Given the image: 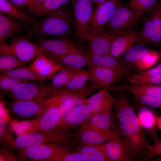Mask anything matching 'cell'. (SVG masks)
<instances>
[{
  "label": "cell",
  "instance_id": "6da1fadb",
  "mask_svg": "<svg viewBox=\"0 0 161 161\" xmlns=\"http://www.w3.org/2000/svg\"><path fill=\"white\" fill-rule=\"evenodd\" d=\"M114 92L116 94L113 96L114 106L121 136L133 148L137 157L144 159L150 144L149 139L140 124L135 106L125 91Z\"/></svg>",
  "mask_w": 161,
  "mask_h": 161
},
{
  "label": "cell",
  "instance_id": "7a4b0ae2",
  "mask_svg": "<svg viewBox=\"0 0 161 161\" xmlns=\"http://www.w3.org/2000/svg\"><path fill=\"white\" fill-rule=\"evenodd\" d=\"M40 18L36 19L28 33L25 34L28 39L48 37L73 40V9L68 3L55 11Z\"/></svg>",
  "mask_w": 161,
  "mask_h": 161
},
{
  "label": "cell",
  "instance_id": "3957f363",
  "mask_svg": "<svg viewBox=\"0 0 161 161\" xmlns=\"http://www.w3.org/2000/svg\"><path fill=\"white\" fill-rule=\"evenodd\" d=\"M54 143L77 145L75 134L70 130L55 129L22 134L15 139L3 142V145L11 151H18L33 145Z\"/></svg>",
  "mask_w": 161,
  "mask_h": 161
},
{
  "label": "cell",
  "instance_id": "277c9868",
  "mask_svg": "<svg viewBox=\"0 0 161 161\" xmlns=\"http://www.w3.org/2000/svg\"><path fill=\"white\" fill-rule=\"evenodd\" d=\"M74 36L78 44L89 42L90 23L95 9L90 0H72Z\"/></svg>",
  "mask_w": 161,
  "mask_h": 161
},
{
  "label": "cell",
  "instance_id": "5b68a950",
  "mask_svg": "<svg viewBox=\"0 0 161 161\" xmlns=\"http://www.w3.org/2000/svg\"><path fill=\"white\" fill-rule=\"evenodd\" d=\"M75 150L73 145L63 143H50L33 145L18 151L19 160L29 159L33 161H47L60 154Z\"/></svg>",
  "mask_w": 161,
  "mask_h": 161
},
{
  "label": "cell",
  "instance_id": "8992f818",
  "mask_svg": "<svg viewBox=\"0 0 161 161\" xmlns=\"http://www.w3.org/2000/svg\"><path fill=\"white\" fill-rule=\"evenodd\" d=\"M143 16L122 5L116 10L104 28L119 36L136 30Z\"/></svg>",
  "mask_w": 161,
  "mask_h": 161
},
{
  "label": "cell",
  "instance_id": "52a82bcc",
  "mask_svg": "<svg viewBox=\"0 0 161 161\" xmlns=\"http://www.w3.org/2000/svg\"><path fill=\"white\" fill-rule=\"evenodd\" d=\"M142 19L140 43L156 45L161 43V0Z\"/></svg>",
  "mask_w": 161,
  "mask_h": 161
},
{
  "label": "cell",
  "instance_id": "ba28073f",
  "mask_svg": "<svg viewBox=\"0 0 161 161\" xmlns=\"http://www.w3.org/2000/svg\"><path fill=\"white\" fill-rule=\"evenodd\" d=\"M13 99L49 98L55 96L51 83L45 81H31L20 83L8 92Z\"/></svg>",
  "mask_w": 161,
  "mask_h": 161
},
{
  "label": "cell",
  "instance_id": "9c48e42d",
  "mask_svg": "<svg viewBox=\"0 0 161 161\" xmlns=\"http://www.w3.org/2000/svg\"><path fill=\"white\" fill-rule=\"evenodd\" d=\"M13 100L8 105L10 112L17 117L24 119L37 118L52 102V97L26 100Z\"/></svg>",
  "mask_w": 161,
  "mask_h": 161
},
{
  "label": "cell",
  "instance_id": "30bf717a",
  "mask_svg": "<svg viewBox=\"0 0 161 161\" xmlns=\"http://www.w3.org/2000/svg\"><path fill=\"white\" fill-rule=\"evenodd\" d=\"M29 39L21 35L13 38L9 44L11 54L26 63L41 56L47 57L48 51Z\"/></svg>",
  "mask_w": 161,
  "mask_h": 161
},
{
  "label": "cell",
  "instance_id": "8fae6325",
  "mask_svg": "<svg viewBox=\"0 0 161 161\" xmlns=\"http://www.w3.org/2000/svg\"><path fill=\"white\" fill-rule=\"evenodd\" d=\"M104 147L111 161H132L135 160L137 158L133 148L118 132L109 138L104 143Z\"/></svg>",
  "mask_w": 161,
  "mask_h": 161
},
{
  "label": "cell",
  "instance_id": "7c38bea8",
  "mask_svg": "<svg viewBox=\"0 0 161 161\" xmlns=\"http://www.w3.org/2000/svg\"><path fill=\"white\" fill-rule=\"evenodd\" d=\"M60 105L56 102L49 105L38 117L31 122L22 134L55 129L62 119Z\"/></svg>",
  "mask_w": 161,
  "mask_h": 161
},
{
  "label": "cell",
  "instance_id": "4fadbf2b",
  "mask_svg": "<svg viewBox=\"0 0 161 161\" xmlns=\"http://www.w3.org/2000/svg\"><path fill=\"white\" fill-rule=\"evenodd\" d=\"M41 47L52 54L64 55L70 54H87V49L81 44L68 39H51L44 38H35Z\"/></svg>",
  "mask_w": 161,
  "mask_h": 161
},
{
  "label": "cell",
  "instance_id": "5bb4252c",
  "mask_svg": "<svg viewBox=\"0 0 161 161\" xmlns=\"http://www.w3.org/2000/svg\"><path fill=\"white\" fill-rule=\"evenodd\" d=\"M123 4V0H107L96 6L90 23V38L104 28L116 10Z\"/></svg>",
  "mask_w": 161,
  "mask_h": 161
},
{
  "label": "cell",
  "instance_id": "9a60e30c",
  "mask_svg": "<svg viewBox=\"0 0 161 161\" xmlns=\"http://www.w3.org/2000/svg\"><path fill=\"white\" fill-rule=\"evenodd\" d=\"M80 127L84 129L102 131L112 130L121 134L116 113L112 111L93 115Z\"/></svg>",
  "mask_w": 161,
  "mask_h": 161
},
{
  "label": "cell",
  "instance_id": "2e32d148",
  "mask_svg": "<svg viewBox=\"0 0 161 161\" xmlns=\"http://www.w3.org/2000/svg\"><path fill=\"white\" fill-rule=\"evenodd\" d=\"M87 55L89 68L102 66L115 71L123 77H130L132 75L130 69L124 64L123 61L119 57H114L109 54L102 55Z\"/></svg>",
  "mask_w": 161,
  "mask_h": 161
},
{
  "label": "cell",
  "instance_id": "e0dca14e",
  "mask_svg": "<svg viewBox=\"0 0 161 161\" xmlns=\"http://www.w3.org/2000/svg\"><path fill=\"white\" fill-rule=\"evenodd\" d=\"M92 115L90 108L84 103L76 106L66 114L55 130H70L80 127Z\"/></svg>",
  "mask_w": 161,
  "mask_h": 161
},
{
  "label": "cell",
  "instance_id": "ac0fdd59",
  "mask_svg": "<svg viewBox=\"0 0 161 161\" xmlns=\"http://www.w3.org/2000/svg\"><path fill=\"white\" fill-rule=\"evenodd\" d=\"M33 23H28L9 15L0 13V38H15L31 30Z\"/></svg>",
  "mask_w": 161,
  "mask_h": 161
},
{
  "label": "cell",
  "instance_id": "d6986e66",
  "mask_svg": "<svg viewBox=\"0 0 161 161\" xmlns=\"http://www.w3.org/2000/svg\"><path fill=\"white\" fill-rule=\"evenodd\" d=\"M138 103L136 108L140 124L148 138L154 141L157 138L159 117L153 108Z\"/></svg>",
  "mask_w": 161,
  "mask_h": 161
},
{
  "label": "cell",
  "instance_id": "ffe728a7",
  "mask_svg": "<svg viewBox=\"0 0 161 161\" xmlns=\"http://www.w3.org/2000/svg\"><path fill=\"white\" fill-rule=\"evenodd\" d=\"M118 36L103 28L90 37L87 54L98 55L109 54L112 44Z\"/></svg>",
  "mask_w": 161,
  "mask_h": 161
},
{
  "label": "cell",
  "instance_id": "44dd1931",
  "mask_svg": "<svg viewBox=\"0 0 161 161\" xmlns=\"http://www.w3.org/2000/svg\"><path fill=\"white\" fill-rule=\"evenodd\" d=\"M91 69L89 81L97 89L107 88L123 77L115 71L105 67L96 66Z\"/></svg>",
  "mask_w": 161,
  "mask_h": 161
},
{
  "label": "cell",
  "instance_id": "7402d4cb",
  "mask_svg": "<svg viewBox=\"0 0 161 161\" xmlns=\"http://www.w3.org/2000/svg\"><path fill=\"white\" fill-rule=\"evenodd\" d=\"M84 102L89 106L93 115L111 112L114 106L113 97L106 88L100 89L89 98H85Z\"/></svg>",
  "mask_w": 161,
  "mask_h": 161
},
{
  "label": "cell",
  "instance_id": "603a6c76",
  "mask_svg": "<svg viewBox=\"0 0 161 161\" xmlns=\"http://www.w3.org/2000/svg\"><path fill=\"white\" fill-rule=\"evenodd\" d=\"M140 32L135 30L123 34L116 38L113 42L109 54L119 57L140 40Z\"/></svg>",
  "mask_w": 161,
  "mask_h": 161
},
{
  "label": "cell",
  "instance_id": "cb8c5ba5",
  "mask_svg": "<svg viewBox=\"0 0 161 161\" xmlns=\"http://www.w3.org/2000/svg\"><path fill=\"white\" fill-rule=\"evenodd\" d=\"M117 132L120 133L112 130L102 131L80 128L75 135L77 145L84 144H100L106 143L112 135Z\"/></svg>",
  "mask_w": 161,
  "mask_h": 161
},
{
  "label": "cell",
  "instance_id": "d4e9b609",
  "mask_svg": "<svg viewBox=\"0 0 161 161\" xmlns=\"http://www.w3.org/2000/svg\"><path fill=\"white\" fill-rule=\"evenodd\" d=\"M75 149L85 161H111L106 152L104 143L80 144L75 147Z\"/></svg>",
  "mask_w": 161,
  "mask_h": 161
},
{
  "label": "cell",
  "instance_id": "484cf974",
  "mask_svg": "<svg viewBox=\"0 0 161 161\" xmlns=\"http://www.w3.org/2000/svg\"><path fill=\"white\" fill-rule=\"evenodd\" d=\"M29 67L37 74L47 77L53 76L64 68L53 59L44 56L35 59Z\"/></svg>",
  "mask_w": 161,
  "mask_h": 161
},
{
  "label": "cell",
  "instance_id": "4316f807",
  "mask_svg": "<svg viewBox=\"0 0 161 161\" xmlns=\"http://www.w3.org/2000/svg\"><path fill=\"white\" fill-rule=\"evenodd\" d=\"M49 58L53 59L64 68L79 70L88 66L87 54H70L64 55H55L50 53Z\"/></svg>",
  "mask_w": 161,
  "mask_h": 161
},
{
  "label": "cell",
  "instance_id": "83f0119b",
  "mask_svg": "<svg viewBox=\"0 0 161 161\" xmlns=\"http://www.w3.org/2000/svg\"><path fill=\"white\" fill-rule=\"evenodd\" d=\"M78 71L64 68L54 75L51 79V83L55 96L63 92L66 86Z\"/></svg>",
  "mask_w": 161,
  "mask_h": 161
},
{
  "label": "cell",
  "instance_id": "f1b7e54d",
  "mask_svg": "<svg viewBox=\"0 0 161 161\" xmlns=\"http://www.w3.org/2000/svg\"><path fill=\"white\" fill-rule=\"evenodd\" d=\"M69 0H45L28 15L39 18L51 13L67 3Z\"/></svg>",
  "mask_w": 161,
  "mask_h": 161
},
{
  "label": "cell",
  "instance_id": "f546056e",
  "mask_svg": "<svg viewBox=\"0 0 161 161\" xmlns=\"http://www.w3.org/2000/svg\"><path fill=\"white\" fill-rule=\"evenodd\" d=\"M1 74L25 81H46L51 80L53 76H44L39 75L31 69L29 66L21 67Z\"/></svg>",
  "mask_w": 161,
  "mask_h": 161
},
{
  "label": "cell",
  "instance_id": "4dcf8cb0",
  "mask_svg": "<svg viewBox=\"0 0 161 161\" xmlns=\"http://www.w3.org/2000/svg\"><path fill=\"white\" fill-rule=\"evenodd\" d=\"M123 91H127L133 95H146L161 98V85L131 84L120 86Z\"/></svg>",
  "mask_w": 161,
  "mask_h": 161
},
{
  "label": "cell",
  "instance_id": "1f68e13d",
  "mask_svg": "<svg viewBox=\"0 0 161 161\" xmlns=\"http://www.w3.org/2000/svg\"><path fill=\"white\" fill-rule=\"evenodd\" d=\"M0 13L9 15L28 23H33L37 19L20 10L8 0H0Z\"/></svg>",
  "mask_w": 161,
  "mask_h": 161
},
{
  "label": "cell",
  "instance_id": "d6a6232c",
  "mask_svg": "<svg viewBox=\"0 0 161 161\" xmlns=\"http://www.w3.org/2000/svg\"><path fill=\"white\" fill-rule=\"evenodd\" d=\"M91 70V68H89L78 71L66 86L64 91L79 89L86 87L89 81Z\"/></svg>",
  "mask_w": 161,
  "mask_h": 161
},
{
  "label": "cell",
  "instance_id": "836d02e7",
  "mask_svg": "<svg viewBox=\"0 0 161 161\" xmlns=\"http://www.w3.org/2000/svg\"><path fill=\"white\" fill-rule=\"evenodd\" d=\"M159 0H130L124 5L142 15L150 11Z\"/></svg>",
  "mask_w": 161,
  "mask_h": 161
},
{
  "label": "cell",
  "instance_id": "e575fe53",
  "mask_svg": "<svg viewBox=\"0 0 161 161\" xmlns=\"http://www.w3.org/2000/svg\"><path fill=\"white\" fill-rule=\"evenodd\" d=\"M27 63L23 62L12 54H1V73L22 67Z\"/></svg>",
  "mask_w": 161,
  "mask_h": 161
},
{
  "label": "cell",
  "instance_id": "d590c367",
  "mask_svg": "<svg viewBox=\"0 0 161 161\" xmlns=\"http://www.w3.org/2000/svg\"><path fill=\"white\" fill-rule=\"evenodd\" d=\"M149 51L143 45H136L131 47L121 56H123V59L126 62L135 63L146 54Z\"/></svg>",
  "mask_w": 161,
  "mask_h": 161
},
{
  "label": "cell",
  "instance_id": "8d00e7d4",
  "mask_svg": "<svg viewBox=\"0 0 161 161\" xmlns=\"http://www.w3.org/2000/svg\"><path fill=\"white\" fill-rule=\"evenodd\" d=\"M158 58L157 52L149 50L146 54L135 63V65L139 69L146 70L154 65Z\"/></svg>",
  "mask_w": 161,
  "mask_h": 161
},
{
  "label": "cell",
  "instance_id": "74e56055",
  "mask_svg": "<svg viewBox=\"0 0 161 161\" xmlns=\"http://www.w3.org/2000/svg\"><path fill=\"white\" fill-rule=\"evenodd\" d=\"M137 103L147 106L161 109V98L146 95H133Z\"/></svg>",
  "mask_w": 161,
  "mask_h": 161
},
{
  "label": "cell",
  "instance_id": "f35d334b",
  "mask_svg": "<svg viewBox=\"0 0 161 161\" xmlns=\"http://www.w3.org/2000/svg\"><path fill=\"white\" fill-rule=\"evenodd\" d=\"M25 81L1 74L0 89L1 90L4 92H9L16 86Z\"/></svg>",
  "mask_w": 161,
  "mask_h": 161
},
{
  "label": "cell",
  "instance_id": "ab89813d",
  "mask_svg": "<svg viewBox=\"0 0 161 161\" xmlns=\"http://www.w3.org/2000/svg\"><path fill=\"white\" fill-rule=\"evenodd\" d=\"M161 72V63L152 68L132 75L129 77V82L131 84L137 81L146 78Z\"/></svg>",
  "mask_w": 161,
  "mask_h": 161
},
{
  "label": "cell",
  "instance_id": "60d3db41",
  "mask_svg": "<svg viewBox=\"0 0 161 161\" xmlns=\"http://www.w3.org/2000/svg\"><path fill=\"white\" fill-rule=\"evenodd\" d=\"M47 161H85L81 155L76 150L72 152L60 154Z\"/></svg>",
  "mask_w": 161,
  "mask_h": 161
},
{
  "label": "cell",
  "instance_id": "b9f144b4",
  "mask_svg": "<svg viewBox=\"0 0 161 161\" xmlns=\"http://www.w3.org/2000/svg\"><path fill=\"white\" fill-rule=\"evenodd\" d=\"M155 156L161 157V139L157 138L154 141L152 144H149L144 159L150 160Z\"/></svg>",
  "mask_w": 161,
  "mask_h": 161
},
{
  "label": "cell",
  "instance_id": "7bdbcfd3",
  "mask_svg": "<svg viewBox=\"0 0 161 161\" xmlns=\"http://www.w3.org/2000/svg\"><path fill=\"white\" fill-rule=\"evenodd\" d=\"M132 84L161 85V72L149 77L137 81Z\"/></svg>",
  "mask_w": 161,
  "mask_h": 161
},
{
  "label": "cell",
  "instance_id": "ee69618b",
  "mask_svg": "<svg viewBox=\"0 0 161 161\" xmlns=\"http://www.w3.org/2000/svg\"><path fill=\"white\" fill-rule=\"evenodd\" d=\"M0 151V161H15L18 160L16 155L12 153L11 151L2 145Z\"/></svg>",
  "mask_w": 161,
  "mask_h": 161
},
{
  "label": "cell",
  "instance_id": "f6af8a7d",
  "mask_svg": "<svg viewBox=\"0 0 161 161\" xmlns=\"http://www.w3.org/2000/svg\"><path fill=\"white\" fill-rule=\"evenodd\" d=\"M17 8L24 12L29 0H8Z\"/></svg>",
  "mask_w": 161,
  "mask_h": 161
},
{
  "label": "cell",
  "instance_id": "bcb514c9",
  "mask_svg": "<svg viewBox=\"0 0 161 161\" xmlns=\"http://www.w3.org/2000/svg\"><path fill=\"white\" fill-rule=\"evenodd\" d=\"M45 0H31L27 5L24 12L28 14L38 5L43 2Z\"/></svg>",
  "mask_w": 161,
  "mask_h": 161
},
{
  "label": "cell",
  "instance_id": "7dc6e473",
  "mask_svg": "<svg viewBox=\"0 0 161 161\" xmlns=\"http://www.w3.org/2000/svg\"><path fill=\"white\" fill-rule=\"evenodd\" d=\"M0 52L1 54H11L9 44L5 40L0 38Z\"/></svg>",
  "mask_w": 161,
  "mask_h": 161
},
{
  "label": "cell",
  "instance_id": "c3c4849f",
  "mask_svg": "<svg viewBox=\"0 0 161 161\" xmlns=\"http://www.w3.org/2000/svg\"><path fill=\"white\" fill-rule=\"evenodd\" d=\"M96 6L107 0H90Z\"/></svg>",
  "mask_w": 161,
  "mask_h": 161
},
{
  "label": "cell",
  "instance_id": "681fc988",
  "mask_svg": "<svg viewBox=\"0 0 161 161\" xmlns=\"http://www.w3.org/2000/svg\"><path fill=\"white\" fill-rule=\"evenodd\" d=\"M158 129L161 130V116H160L158 120Z\"/></svg>",
  "mask_w": 161,
  "mask_h": 161
},
{
  "label": "cell",
  "instance_id": "f907efd6",
  "mask_svg": "<svg viewBox=\"0 0 161 161\" xmlns=\"http://www.w3.org/2000/svg\"><path fill=\"white\" fill-rule=\"evenodd\" d=\"M153 161H161V157L158 158H154L153 159H151Z\"/></svg>",
  "mask_w": 161,
  "mask_h": 161
},
{
  "label": "cell",
  "instance_id": "816d5d0a",
  "mask_svg": "<svg viewBox=\"0 0 161 161\" xmlns=\"http://www.w3.org/2000/svg\"><path fill=\"white\" fill-rule=\"evenodd\" d=\"M30 0H29L28 2V3L27 4H28V3H29V2L30 1Z\"/></svg>",
  "mask_w": 161,
  "mask_h": 161
}]
</instances>
